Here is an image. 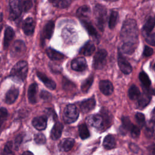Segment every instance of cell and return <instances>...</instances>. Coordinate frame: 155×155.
Returning <instances> with one entry per match:
<instances>
[{
  "instance_id": "cell-15",
  "label": "cell",
  "mask_w": 155,
  "mask_h": 155,
  "mask_svg": "<svg viewBox=\"0 0 155 155\" xmlns=\"http://www.w3.org/2000/svg\"><path fill=\"white\" fill-rule=\"evenodd\" d=\"M96 105V101L93 97L86 99L81 102L79 107L82 112L88 113L92 110Z\"/></svg>"
},
{
  "instance_id": "cell-21",
  "label": "cell",
  "mask_w": 155,
  "mask_h": 155,
  "mask_svg": "<svg viewBox=\"0 0 155 155\" xmlns=\"http://www.w3.org/2000/svg\"><path fill=\"white\" fill-rule=\"evenodd\" d=\"M74 144V140L72 138H65L61 140L59 144V150L62 151H68L71 150Z\"/></svg>"
},
{
  "instance_id": "cell-11",
  "label": "cell",
  "mask_w": 155,
  "mask_h": 155,
  "mask_svg": "<svg viewBox=\"0 0 155 155\" xmlns=\"http://www.w3.org/2000/svg\"><path fill=\"white\" fill-rule=\"evenodd\" d=\"M54 23L53 21H50L48 22H47L41 33V39L42 42L46 39H49L51 37L54 31Z\"/></svg>"
},
{
  "instance_id": "cell-19",
  "label": "cell",
  "mask_w": 155,
  "mask_h": 155,
  "mask_svg": "<svg viewBox=\"0 0 155 155\" xmlns=\"http://www.w3.org/2000/svg\"><path fill=\"white\" fill-rule=\"evenodd\" d=\"M15 36V31L10 27H7L4 32V38L3 42V47L4 49H7L11 41Z\"/></svg>"
},
{
  "instance_id": "cell-18",
  "label": "cell",
  "mask_w": 155,
  "mask_h": 155,
  "mask_svg": "<svg viewBox=\"0 0 155 155\" xmlns=\"http://www.w3.org/2000/svg\"><path fill=\"white\" fill-rule=\"evenodd\" d=\"M47 119L45 116H38L35 117L32 120L33 126L38 130H43L47 127Z\"/></svg>"
},
{
  "instance_id": "cell-45",
  "label": "cell",
  "mask_w": 155,
  "mask_h": 155,
  "mask_svg": "<svg viewBox=\"0 0 155 155\" xmlns=\"http://www.w3.org/2000/svg\"><path fill=\"white\" fill-rule=\"evenodd\" d=\"M145 40L148 44L155 46V33L147 36L145 38Z\"/></svg>"
},
{
  "instance_id": "cell-36",
  "label": "cell",
  "mask_w": 155,
  "mask_h": 155,
  "mask_svg": "<svg viewBox=\"0 0 155 155\" xmlns=\"http://www.w3.org/2000/svg\"><path fill=\"white\" fill-rule=\"evenodd\" d=\"M139 78L142 84L146 87H149L151 85V81L148 76L144 72L141 71L139 74Z\"/></svg>"
},
{
  "instance_id": "cell-23",
  "label": "cell",
  "mask_w": 155,
  "mask_h": 155,
  "mask_svg": "<svg viewBox=\"0 0 155 155\" xmlns=\"http://www.w3.org/2000/svg\"><path fill=\"white\" fill-rule=\"evenodd\" d=\"M155 26V18L153 17H149L148 19L145 22L144 25L142 28V33L146 36L149 35V33L152 31Z\"/></svg>"
},
{
  "instance_id": "cell-44",
  "label": "cell",
  "mask_w": 155,
  "mask_h": 155,
  "mask_svg": "<svg viewBox=\"0 0 155 155\" xmlns=\"http://www.w3.org/2000/svg\"><path fill=\"white\" fill-rule=\"evenodd\" d=\"M130 134L131 136L133 137V138H137L139 136L140 131V129L136 125H134V126L133 127V128H131V130H130Z\"/></svg>"
},
{
  "instance_id": "cell-34",
  "label": "cell",
  "mask_w": 155,
  "mask_h": 155,
  "mask_svg": "<svg viewBox=\"0 0 155 155\" xmlns=\"http://www.w3.org/2000/svg\"><path fill=\"white\" fill-rule=\"evenodd\" d=\"M118 19V13L116 11H112L111 12L109 21H108V26L110 28L113 29L115 27Z\"/></svg>"
},
{
  "instance_id": "cell-22",
  "label": "cell",
  "mask_w": 155,
  "mask_h": 155,
  "mask_svg": "<svg viewBox=\"0 0 155 155\" xmlns=\"http://www.w3.org/2000/svg\"><path fill=\"white\" fill-rule=\"evenodd\" d=\"M38 91V85L36 83L31 84L28 89L27 96L30 103L33 104L36 102V94Z\"/></svg>"
},
{
  "instance_id": "cell-4",
  "label": "cell",
  "mask_w": 155,
  "mask_h": 155,
  "mask_svg": "<svg viewBox=\"0 0 155 155\" xmlns=\"http://www.w3.org/2000/svg\"><path fill=\"white\" fill-rule=\"evenodd\" d=\"M78 117L79 111L75 105L69 104L64 109L63 113V119L65 123H73L78 119Z\"/></svg>"
},
{
  "instance_id": "cell-32",
  "label": "cell",
  "mask_w": 155,
  "mask_h": 155,
  "mask_svg": "<svg viewBox=\"0 0 155 155\" xmlns=\"http://www.w3.org/2000/svg\"><path fill=\"white\" fill-rule=\"evenodd\" d=\"M94 80L93 75L90 76L87 79H86L81 85V90L84 93H87L90 88L91 87Z\"/></svg>"
},
{
  "instance_id": "cell-10",
  "label": "cell",
  "mask_w": 155,
  "mask_h": 155,
  "mask_svg": "<svg viewBox=\"0 0 155 155\" xmlns=\"http://www.w3.org/2000/svg\"><path fill=\"white\" fill-rule=\"evenodd\" d=\"M71 68L76 71H83L87 67V61L84 58L80 57L74 59L71 62Z\"/></svg>"
},
{
  "instance_id": "cell-5",
  "label": "cell",
  "mask_w": 155,
  "mask_h": 155,
  "mask_svg": "<svg viewBox=\"0 0 155 155\" xmlns=\"http://www.w3.org/2000/svg\"><path fill=\"white\" fill-rule=\"evenodd\" d=\"M62 37L64 42L68 44H74L78 41V38L76 31L71 26H67L63 28Z\"/></svg>"
},
{
  "instance_id": "cell-9",
  "label": "cell",
  "mask_w": 155,
  "mask_h": 155,
  "mask_svg": "<svg viewBox=\"0 0 155 155\" xmlns=\"http://www.w3.org/2000/svg\"><path fill=\"white\" fill-rule=\"evenodd\" d=\"M118 65L120 68V70L124 74H130L132 71V67L128 61L120 54L119 53L117 57Z\"/></svg>"
},
{
  "instance_id": "cell-31",
  "label": "cell",
  "mask_w": 155,
  "mask_h": 155,
  "mask_svg": "<svg viewBox=\"0 0 155 155\" xmlns=\"http://www.w3.org/2000/svg\"><path fill=\"white\" fill-rule=\"evenodd\" d=\"M76 15L81 18H87L90 15V8L88 5H82L78 9Z\"/></svg>"
},
{
  "instance_id": "cell-37",
  "label": "cell",
  "mask_w": 155,
  "mask_h": 155,
  "mask_svg": "<svg viewBox=\"0 0 155 155\" xmlns=\"http://www.w3.org/2000/svg\"><path fill=\"white\" fill-rule=\"evenodd\" d=\"M53 3V4L54 5V6L60 8H66L67 7L69 6V5L71 4V1H69V0H61V1H58V0H54V1H50Z\"/></svg>"
},
{
  "instance_id": "cell-49",
  "label": "cell",
  "mask_w": 155,
  "mask_h": 155,
  "mask_svg": "<svg viewBox=\"0 0 155 155\" xmlns=\"http://www.w3.org/2000/svg\"><path fill=\"white\" fill-rule=\"evenodd\" d=\"M148 150L150 151V152L153 154V155H155V145H150L149 147H148Z\"/></svg>"
},
{
  "instance_id": "cell-51",
  "label": "cell",
  "mask_w": 155,
  "mask_h": 155,
  "mask_svg": "<svg viewBox=\"0 0 155 155\" xmlns=\"http://www.w3.org/2000/svg\"><path fill=\"white\" fill-rule=\"evenodd\" d=\"M152 117L154 119H155V109L153 110V111L152 113Z\"/></svg>"
},
{
  "instance_id": "cell-8",
  "label": "cell",
  "mask_w": 155,
  "mask_h": 155,
  "mask_svg": "<svg viewBox=\"0 0 155 155\" xmlns=\"http://www.w3.org/2000/svg\"><path fill=\"white\" fill-rule=\"evenodd\" d=\"M22 12L20 1L12 0L10 1V15L11 20H15L18 18Z\"/></svg>"
},
{
  "instance_id": "cell-41",
  "label": "cell",
  "mask_w": 155,
  "mask_h": 155,
  "mask_svg": "<svg viewBox=\"0 0 155 155\" xmlns=\"http://www.w3.org/2000/svg\"><path fill=\"white\" fill-rule=\"evenodd\" d=\"M154 123L153 120L149 122L145 130V134L147 137H151L154 133Z\"/></svg>"
},
{
  "instance_id": "cell-27",
  "label": "cell",
  "mask_w": 155,
  "mask_h": 155,
  "mask_svg": "<svg viewBox=\"0 0 155 155\" xmlns=\"http://www.w3.org/2000/svg\"><path fill=\"white\" fill-rule=\"evenodd\" d=\"M103 146L105 149L111 150L115 147L116 146V140L113 135L108 134L104 139Z\"/></svg>"
},
{
  "instance_id": "cell-25",
  "label": "cell",
  "mask_w": 155,
  "mask_h": 155,
  "mask_svg": "<svg viewBox=\"0 0 155 155\" xmlns=\"http://www.w3.org/2000/svg\"><path fill=\"white\" fill-rule=\"evenodd\" d=\"M95 51V46L91 41H88L80 50V53L84 56H90Z\"/></svg>"
},
{
  "instance_id": "cell-30",
  "label": "cell",
  "mask_w": 155,
  "mask_h": 155,
  "mask_svg": "<svg viewBox=\"0 0 155 155\" xmlns=\"http://www.w3.org/2000/svg\"><path fill=\"white\" fill-rule=\"evenodd\" d=\"M137 44L124 43L122 46V51L126 54H131L135 51Z\"/></svg>"
},
{
  "instance_id": "cell-43",
  "label": "cell",
  "mask_w": 155,
  "mask_h": 155,
  "mask_svg": "<svg viewBox=\"0 0 155 155\" xmlns=\"http://www.w3.org/2000/svg\"><path fill=\"white\" fill-rule=\"evenodd\" d=\"M135 118L137 122L140 127H143L145 125V119L143 114L141 113H137L135 114Z\"/></svg>"
},
{
  "instance_id": "cell-20",
  "label": "cell",
  "mask_w": 155,
  "mask_h": 155,
  "mask_svg": "<svg viewBox=\"0 0 155 155\" xmlns=\"http://www.w3.org/2000/svg\"><path fill=\"white\" fill-rule=\"evenodd\" d=\"M63 128H64V126H63L62 124L59 122H57L54 125V126L51 131L50 137H51V139H53L54 140L58 139L62 134Z\"/></svg>"
},
{
  "instance_id": "cell-28",
  "label": "cell",
  "mask_w": 155,
  "mask_h": 155,
  "mask_svg": "<svg viewBox=\"0 0 155 155\" xmlns=\"http://www.w3.org/2000/svg\"><path fill=\"white\" fill-rule=\"evenodd\" d=\"M81 23L82 25L85 27L86 30L88 31V34L92 36L97 37V32L95 28L93 26L91 22L85 21V20H82Z\"/></svg>"
},
{
  "instance_id": "cell-14",
  "label": "cell",
  "mask_w": 155,
  "mask_h": 155,
  "mask_svg": "<svg viewBox=\"0 0 155 155\" xmlns=\"http://www.w3.org/2000/svg\"><path fill=\"white\" fill-rule=\"evenodd\" d=\"M99 89L106 96H109L113 91V85L108 80H102L99 82Z\"/></svg>"
},
{
  "instance_id": "cell-3",
  "label": "cell",
  "mask_w": 155,
  "mask_h": 155,
  "mask_svg": "<svg viewBox=\"0 0 155 155\" xmlns=\"http://www.w3.org/2000/svg\"><path fill=\"white\" fill-rule=\"evenodd\" d=\"M107 10L101 4H96L94 8V15L97 27L101 31L104 30L107 18Z\"/></svg>"
},
{
  "instance_id": "cell-26",
  "label": "cell",
  "mask_w": 155,
  "mask_h": 155,
  "mask_svg": "<svg viewBox=\"0 0 155 155\" xmlns=\"http://www.w3.org/2000/svg\"><path fill=\"white\" fill-rule=\"evenodd\" d=\"M151 99V95L147 93V92H144L142 94H140L139 97L138 98V106L140 107V108H144L146 107L150 102Z\"/></svg>"
},
{
  "instance_id": "cell-50",
  "label": "cell",
  "mask_w": 155,
  "mask_h": 155,
  "mask_svg": "<svg viewBox=\"0 0 155 155\" xmlns=\"http://www.w3.org/2000/svg\"><path fill=\"white\" fill-rule=\"evenodd\" d=\"M22 155H34V154L30 151H25L24 153H23Z\"/></svg>"
},
{
  "instance_id": "cell-2",
  "label": "cell",
  "mask_w": 155,
  "mask_h": 155,
  "mask_svg": "<svg viewBox=\"0 0 155 155\" xmlns=\"http://www.w3.org/2000/svg\"><path fill=\"white\" fill-rule=\"evenodd\" d=\"M28 72V64L25 61H20L18 62L12 68L10 71V76L12 79L17 82H23Z\"/></svg>"
},
{
  "instance_id": "cell-33",
  "label": "cell",
  "mask_w": 155,
  "mask_h": 155,
  "mask_svg": "<svg viewBox=\"0 0 155 155\" xmlns=\"http://www.w3.org/2000/svg\"><path fill=\"white\" fill-rule=\"evenodd\" d=\"M79 133L82 139H87L90 136V132L85 124H82L79 126L78 128Z\"/></svg>"
},
{
  "instance_id": "cell-42",
  "label": "cell",
  "mask_w": 155,
  "mask_h": 155,
  "mask_svg": "<svg viewBox=\"0 0 155 155\" xmlns=\"http://www.w3.org/2000/svg\"><path fill=\"white\" fill-rule=\"evenodd\" d=\"M8 112L5 108H0V128L7 118Z\"/></svg>"
},
{
  "instance_id": "cell-47",
  "label": "cell",
  "mask_w": 155,
  "mask_h": 155,
  "mask_svg": "<svg viewBox=\"0 0 155 155\" xmlns=\"http://www.w3.org/2000/svg\"><path fill=\"white\" fill-rule=\"evenodd\" d=\"M40 97L43 99L44 100H45V101H47L48 99H50L51 97V94L48 93V91H45V90H42L41 93H40Z\"/></svg>"
},
{
  "instance_id": "cell-12",
  "label": "cell",
  "mask_w": 155,
  "mask_h": 155,
  "mask_svg": "<svg viewBox=\"0 0 155 155\" xmlns=\"http://www.w3.org/2000/svg\"><path fill=\"white\" fill-rule=\"evenodd\" d=\"M88 123L96 128H100L104 124V118L99 114H93L87 118Z\"/></svg>"
},
{
  "instance_id": "cell-16",
  "label": "cell",
  "mask_w": 155,
  "mask_h": 155,
  "mask_svg": "<svg viewBox=\"0 0 155 155\" xmlns=\"http://www.w3.org/2000/svg\"><path fill=\"white\" fill-rule=\"evenodd\" d=\"M19 95L18 88L12 87L7 92L5 97V101L7 104H13L17 99Z\"/></svg>"
},
{
  "instance_id": "cell-46",
  "label": "cell",
  "mask_w": 155,
  "mask_h": 155,
  "mask_svg": "<svg viewBox=\"0 0 155 155\" xmlns=\"http://www.w3.org/2000/svg\"><path fill=\"white\" fill-rule=\"evenodd\" d=\"M153 48H151V47H150L148 46H145L144 47L143 51V55L144 56H146V57L150 56L153 54Z\"/></svg>"
},
{
  "instance_id": "cell-17",
  "label": "cell",
  "mask_w": 155,
  "mask_h": 155,
  "mask_svg": "<svg viewBox=\"0 0 155 155\" xmlns=\"http://www.w3.org/2000/svg\"><path fill=\"white\" fill-rule=\"evenodd\" d=\"M36 74L38 78L44 83V84L50 90H54L56 87V83L51 79L48 78L45 74L42 72L37 71Z\"/></svg>"
},
{
  "instance_id": "cell-38",
  "label": "cell",
  "mask_w": 155,
  "mask_h": 155,
  "mask_svg": "<svg viewBox=\"0 0 155 155\" xmlns=\"http://www.w3.org/2000/svg\"><path fill=\"white\" fill-rule=\"evenodd\" d=\"M12 147L13 142L12 141H8L5 145L1 155H15L14 153L12 151Z\"/></svg>"
},
{
  "instance_id": "cell-24",
  "label": "cell",
  "mask_w": 155,
  "mask_h": 155,
  "mask_svg": "<svg viewBox=\"0 0 155 155\" xmlns=\"http://www.w3.org/2000/svg\"><path fill=\"white\" fill-rule=\"evenodd\" d=\"M46 53L49 58L53 61H59L64 59L65 56L52 48H48L46 50Z\"/></svg>"
},
{
  "instance_id": "cell-6",
  "label": "cell",
  "mask_w": 155,
  "mask_h": 155,
  "mask_svg": "<svg viewBox=\"0 0 155 155\" xmlns=\"http://www.w3.org/2000/svg\"><path fill=\"white\" fill-rule=\"evenodd\" d=\"M107 52L104 49L98 50L94 56L93 66L95 69H102L105 65Z\"/></svg>"
},
{
  "instance_id": "cell-48",
  "label": "cell",
  "mask_w": 155,
  "mask_h": 155,
  "mask_svg": "<svg viewBox=\"0 0 155 155\" xmlns=\"http://www.w3.org/2000/svg\"><path fill=\"white\" fill-rule=\"evenodd\" d=\"M22 139H23V136L22 134H19L18 135L15 141V147L16 148H18L19 147V146L20 145V144L21 143L22 141Z\"/></svg>"
},
{
  "instance_id": "cell-35",
  "label": "cell",
  "mask_w": 155,
  "mask_h": 155,
  "mask_svg": "<svg viewBox=\"0 0 155 155\" xmlns=\"http://www.w3.org/2000/svg\"><path fill=\"white\" fill-rule=\"evenodd\" d=\"M122 129L126 130V131H129L131 130L134 125L132 124L131 120H130L129 117L127 116H124L122 117Z\"/></svg>"
},
{
  "instance_id": "cell-1",
  "label": "cell",
  "mask_w": 155,
  "mask_h": 155,
  "mask_svg": "<svg viewBox=\"0 0 155 155\" xmlns=\"http://www.w3.org/2000/svg\"><path fill=\"white\" fill-rule=\"evenodd\" d=\"M120 37L124 43L137 44L138 30L136 22L134 19L125 21L121 28Z\"/></svg>"
},
{
  "instance_id": "cell-52",
  "label": "cell",
  "mask_w": 155,
  "mask_h": 155,
  "mask_svg": "<svg viewBox=\"0 0 155 155\" xmlns=\"http://www.w3.org/2000/svg\"><path fill=\"white\" fill-rule=\"evenodd\" d=\"M2 28V25H0V33H1V31Z\"/></svg>"
},
{
  "instance_id": "cell-40",
  "label": "cell",
  "mask_w": 155,
  "mask_h": 155,
  "mask_svg": "<svg viewBox=\"0 0 155 155\" xmlns=\"http://www.w3.org/2000/svg\"><path fill=\"white\" fill-rule=\"evenodd\" d=\"M34 140L35 142L39 145H42L46 142V138L42 133H38L35 134Z\"/></svg>"
},
{
  "instance_id": "cell-54",
  "label": "cell",
  "mask_w": 155,
  "mask_h": 155,
  "mask_svg": "<svg viewBox=\"0 0 155 155\" xmlns=\"http://www.w3.org/2000/svg\"><path fill=\"white\" fill-rule=\"evenodd\" d=\"M0 60H1V59H0Z\"/></svg>"
},
{
  "instance_id": "cell-29",
  "label": "cell",
  "mask_w": 155,
  "mask_h": 155,
  "mask_svg": "<svg viewBox=\"0 0 155 155\" xmlns=\"http://www.w3.org/2000/svg\"><path fill=\"white\" fill-rule=\"evenodd\" d=\"M140 92L139 88L135 85H132L128 90V96L131 100H136L140 96Z\"/></svg>"
},
{
  "instance_id": "cell-7",
  "label": "cell",
  "mask_w": 155,
  "mask_h": 155,
  "mask_svg": "<svg viewBox=\"0 0 155 155\" xmlns=\"http://www.w3.org/2000/svg\"><path fill=\"white\" fill-rule=\"evenodd\" d=\"M26 50L25 43L21 40L15 41L10 49V54L13 58H19L22 56Z\"/></svg>"
},
{
  "instance_id": "cell-53",
  "label": "cell",
  "mask_w": 155,
  "mask_h": 155,
  "mask_svg": "<svg viewBox=\"0 0 155 155\" xmlns=\"http://www.w3.org/2000/svg\"><path fill=\"white\" fill-rule=\"evenodd\" d=\"M154 69L155 70V62H154Z\"/></svg>"
},
{
  "instance_id": "cell-39",
  "label": "cell",
  "mask_w": 155,
  "mask_h": 155,
  "mask_svg": "<svg viewBox=\"0 0 155 155\" xmlns=\"http://www.w3.org/2000/svg\"><path fill=\"white\" fill-rule=\"evenodd\" d=\"M21 7L22 9V12H27L28 11L33 5V2L30 0H22L20 1Z\"/></svg>"
},
{
  "instance_id": "cell-13",
  "label": "cell",
  "mask_w": 155,
  "mask_h": 155,
  "mask_svg": "<svg viewBox=\"0 0 155 155\" xmlns=\"http://www.w3.org/2000/svg\"><path fill=\"white\" fill-rule=\"evenodd\" d=\"M35 24L33 19L31 18H26L22 24V30L26 35H31L35 30Z\"/></svg>"
}]
</instances>
